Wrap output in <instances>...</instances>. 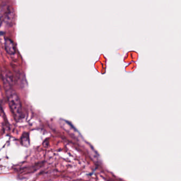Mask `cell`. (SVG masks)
<instances>
[{
    "instance_id": "6da1fadb",
    "label": "cell",
    "mask_w": 181,
    "mask_h": 181,
    "mask_svg": "<svg viewBox=\"0 0 181 181\" xmlns=\"http://www.w3.org/2000/svg\"><path fill=\"white\" fill-rule=\"evenodd\" d=\"M5 89L6 96L11 111L16 119L21 118L22 116V105L19 96L12 88Z\"/></svg>"
},
{
    "instance_id": "7a4b0ae2",
    "label": "cell",
    "mask_w": 181,
    "mask_h": 181,
    "mask_svg": "<svg viewBox=\"0 0 181 181\" xmlns=\"http://www.w3.org/2000/svg\"><path fill=\"white\" fill-rule=\"evenodd\" d=\"M1 75L5 88H12L14 84V79L12 73L10 70L4 69L1 72Z\"/></svg>"
},
{
    "instance_id": "3957f363",
    "label": "cell",
    "mask_w": 181,
    "mask_h": 181,
    "mask_svg": "<svg viewBox=\"0 0 181 181\" xmlns=\"http://www.w3.org/2000/svg\"><path fill=\"white\" fill-rule=\"evenodd\" d=\"M4 48L8 54L12 55L16 52V48L14 42L11 39L5 38L4 42Z\"/></svg>"
},
{
    "instance_id": "277c9868",
    "label": "cell",
    "mask_w": 181,
    "mask_h": 181,
    "mask_svg": "<svg viewBox=\"0 0 181 181\" xmlns=\"http://www.w3.org/2000/svg\"><path fill=\"white\" fill-rule=\"evenodd\" d=\"M21 144L24 146L28 147L30 144L29 135L27 133H24L21 137Z\"/></svg>"
},
{
    "instance_id": "5b68a950",
    "label": "cell",
    "mask_w": 181,
    "mask_h": 181,
    "mask_svg": "<svg viewBox=\"0 0 181 181\" xmlns=\"http://www.w3.org/2000/svg\"><path fill=\"white\" fill-rule=\"evenodd\" d=\"M1 23H2V20H1V18H0V27H1Z\"/></svg>"
}]
</instances>
